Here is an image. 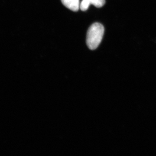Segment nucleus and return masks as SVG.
I'll list each match as a JSON object with an SVG mask.
<instances>
[{
    "label": "nucleus",
    "instance_id": "obj_1",
    "mask_svg": "<svg viewBox=\"0 0 156 156\" xmlns=\"http://www.w3.org/2000/svg\"><path fill=\"white\" fill-rule=\"evenodd\" d=\"M102 24L95 23L90 27L87 33V44L89 49L94 50L98 47L104 34Z\"/></svg>",
    "mask_w": 156,
    "mask_h": 156
},
{
    "label": "nucleus",
    "instance_id": "obj_2",
    "mask_svg": "<svg viewBox=\"0 0 156 156\" xmlns=\"http://www.w3.org/2000/svg\"><path fill=\"white\" fill-rule=\"evenodd\" d=\"M105 0H83L80 5V9L82 11H86L91 5L96 8H101L105 4Z\"/></svg>",
    "mask_w": 156,
    "mask_h": 156
},
{
    "label": "nucleus",
    "instance_id": "obj_3",
    "mask_svg": "<svg viewBox=\"0 0 156 156\" xmlns=\"http://www.w3.org/2000/svg\"><path fill=\"white\" fill-rule=\"evenodd\" d=\"M61 2L65 7L71 11H77L80 9V0H61Z\"/></svg>",
    "mask_w": 156,
    "mask_h": 156
}]
</instances>
